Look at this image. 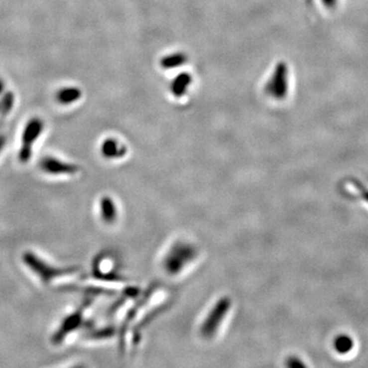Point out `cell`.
<instances>
[{
    "label": "cell",
    "instance_id": "obj_1",
    "mask_svg": "<svg viewBox=\"0 0 368 368\" xmlns=\"http://www.w3.org/2000/svg\"><path fill=\"white\" fill-rule=\"evenodd\" d=\"M44 130V122L42 119L34 117L31 118L25 125L21 137V148L18 151V159L26 163L32 156V150L35 142L41 136Z\"/></svg>",
    "mask_w": 368,
    "mask_h": 368
},
{
    "label": "cell",
    "instance_id": "obj_2",
    "mask_svg": "<svg viewBox=\"0 0 368 368\" xmlns=\"http://www.w3.org/2000/svg\"><path fill=\"white\" fill-rule=\"evenodd\" d=\"M24 263L32 269L33 272H35L43 282H50L54 277L65 274L64 270H60L51 267L49 264L45 263L39 257H37L34 253H24L23 256Z\"/></svg>",
    "mask_w": 368,
    "mask_h": 368
},
{
    "label": "cell",
    "instance_id": "obj_3",
    "mask_svg": "<svg viewBox=\"0 0 368 368\" xmlns=\"http://www.w3.org/2000/svg\"><path fill=\"white\" fill-rule=\"evenodd\" d=\"M288 73L287 67L284 64L277 65L271 78L268 80L266 85V92L271 98L276 100L283 99L288 87Z\"/></svg>",
    "mask_w": 368,
    "mask_h": 368
},
{
    "label": "cell",
    "instance_id": "obj_4",
    "mask_svg": "<svg viewBox=\"0 0 368 368\" xmlns=\"http://www.w3.org/2000/svg\"><path fill=\"white\" fill-rule=\"evenodd\" d=\"M40 168L51 175H62V174H72L75 173L76 167L69 164L62 162L59 159H55L53 157H45L40 161Z\"/></svg>",
    "mask_w": 368,
    "mask_h": 368
},
{
    "label": "cell",
    "instance_id": "obj_5",
    "mask_svg": "<svg viewBox=\"0 0 368 368\" xmlns=\"http://www.w3.org/2000/svg\"><path fill=\"white\" fill-rule=\"evenodd\" d=\"M82 96V91L76 86H66L55 93V101L60 105L69 106L78 102Z\"/></svg>",
    "mask_w": 368,
    "mask_h": 368
},
{
    "label": "cell",
    "instance_id": "obj_6",
    "mask_svg": "<svg viewBox=\"0 0 368 368\" xmlns=\"http://www.w3.org/2000/svg\"><path fill=\"white\" fill-rule=\"evenodd\" d=\"M191 83H192L191 76L187 73H182L172 81L170 90L174 96L181 98V96H183L187 92Z\"/></svg>",
    "mask_w": 368,
    "mask_h": 368
},
{
    "label": "cell",
    "instance_id": "obj_7",
    "mask_svg": "<svg viewBox=\"0 0 368 368\" xmlns=\"http://www.w3.org/2000/svg\"><path fill=\"white\" fill-rule=\"evenodd\" d=\"M186 62V56L182 52L171 53L162 60V67L165 69H174L182 66Z\"/></svg>",
    "mask_w": 368,
    "mask_h": 368
},
{
    "label": "cell",
    "instance_id": "obj_8",
    "mask_svg": "<svg viewBox=\"0 0 368 368\" xmlns=\"http://www.w3.org/2000/svg\"><path fill=\"white\" fill-rule=\"evenodd\" d=\"M14 106V95L12 92H7L0 96V116H6Z\"/></svg>",
    "mask_w": 368,
    "mask_h": 368
},
{
    "label": "cell",
    "instance_id": "obj_9",
    "mask_svg": "<svg viewBox=\"0 0 368 368\" xmlns=\"http://www.w3.org/2000/svg\"><path fill=\"white\" fill-rule=\"evenodd\" d=\"M335 348L340 354H347L353 348V341L348 336H340L335 340Z\"/></svg>",
    "mask_w": 368,
    "mask_h": 368
},
{
    "label": "cell",
    "instance_id": "obj_10",
    "mask_svg": "<svg viewBox=\"0 0 368 368\" xmlns=\"http://www.w3.org/2000/svg\"><path fill=\"white\" fill-rule=\"evenodd\" d=\"M287 365L289 367H305V364L297 358H290L287 362Z\"/></svg>",
    "mask_w": 368,
    "mask_h": 368
},
{
    "label": "cell",
    "instance_id": "obj_11",
    "mask_svg": "<svg viewBox=\"0 0 368 368\" xmlns=\"http://www.w3.org/2000/svg\"><path fill=\"white\" fill-rule=\"evenodd\" d=\"M5 143H6V138H5V136H3V135H0V153H1L2 149L4 148Z\"/></svg>",
    "mask_w": 368,
    "mask_h": 368
},
{
    "label": "cell",
    "instance_id": "obj_12",
    "mask_svg": "<svg viewBox=\"0 0 368 368\" xmlns=\"http://www.w3.org/2000/svg\"><path fill=\"white\" fill-rule=\"evenodd\" d=\"M5 89V84H4V81L0 78V96H1L3 94V91Z\"/></svg>",
    "mask_w": 368,
    "mask_h": 368
},
{
    "label": "cell",
    "instance_id": "obj_13",
    "mask_svg": "<svg viewBox=\"0 0 368 368\" xmlns=\"http://www.w3.org/2000/svg\"><path fill=\"white\" fill-rule=\"evenodd\" d=\"M322 1L326 6H333L337 0H322Z\"/></svg>",
    "mask_w": 368,
    "mask_h": 368
},
{
    "label": "cell",
    "instance_id": "obj_14",
    "mask_svg": "<svg viewBox=\"0 0 368 368\" xmlns=\"http://www.w3.org/2000/svg\"><path fill=\"white\" fill-rule=\"evenodd\" d=\"M362 196H363V198L368 202V191H367V190L362 189Z\"/></svg>",
    "mask_w": 368,
    "mask_h": 368
}]
</instances>
